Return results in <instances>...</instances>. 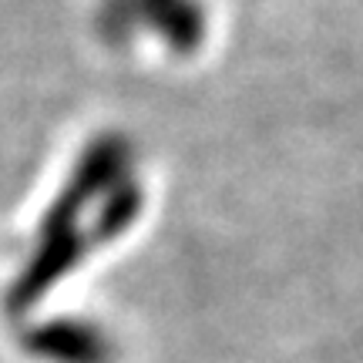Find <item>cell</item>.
Instances as JSON below:
<instances>
[{"label":"cell","mask_w":363,"mask_h":363,"mask_svg":"<svg viewBox=\"0 0 363 363\" xmlns=\"http://www.w3.org/2000/svg\"><path fill=\"white\" fill-rule=\"evenodd\" d=\"M30 350L38 357H48L54 363H104L108 360V347L98 333L81 330V326H51V330H38L30 340Z\"/></svg>","instance_id":"obj_1"}]
</instances>
